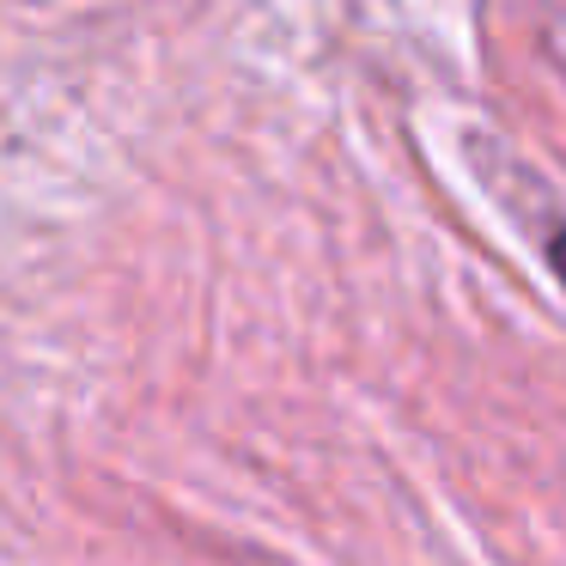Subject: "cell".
Here are the masks:
<instances>
[{"instance_id": "cell-1", "label": "cell", "mask_w": 566, "mask_h": 566, "mask_svg": "<svg viewBox=\"0 0 566 566\" xmlns=\"http://www.w3.org/2000/svg\"><path fill=\"white\" fill-rule=\"evenodd\" d=\"M548 262H554V274H560V281H566V226H560V232H554V244H548Z\"/></svg>"}]
</instances>
